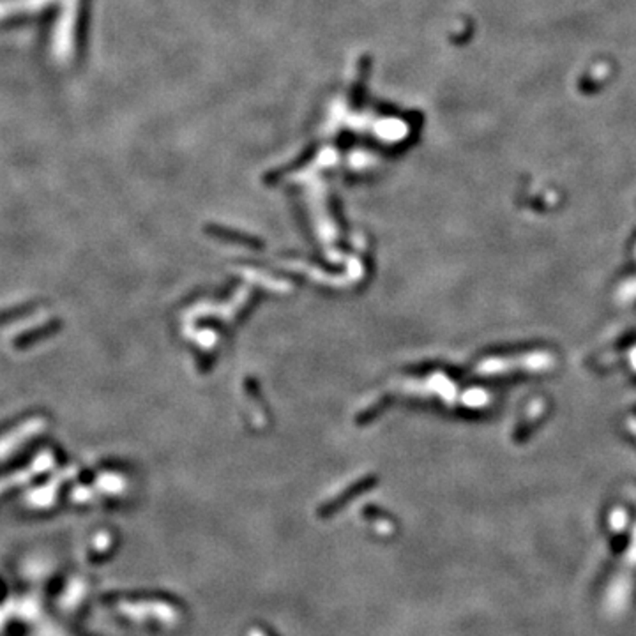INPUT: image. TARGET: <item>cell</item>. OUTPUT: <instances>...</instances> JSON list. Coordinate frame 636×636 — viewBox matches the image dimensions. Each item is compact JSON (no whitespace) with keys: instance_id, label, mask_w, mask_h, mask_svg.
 Here are the masks:
<instances>
[{"instance_id":"cell-1","label":"cell","mask_w":636,"mask_h":636,"mask_svg":"<svg viewBox=\"0 0 636 636\" xmlns=\"http://www.w3.org/2000/svg\"><path fill=\"white\" fill-rule=\"evenodd\" d=\"M608 71H610V67H608L606 64H603V70H599V67L589 70L578 80V91L582 92L583 96H592L597 94L599 91H603L604 84H606L608 80Z\"/></svg>"},{"instance_id":"cell-2","label":"cell","mask_w":636,"mask_h":636,"mask_svg":"<svg viewBox=\"0 0 636 636\" xmlns=\"http://www.w3.org/2000/svg\"><path fill=\"white\" fill-rule=\"evenodd\" d=\"M370 67H371V58L370 55H363L357 64V80L353 85L352 91V101L356 106H361L364 99V92H366V80L370 78Z\"/></svg>"}]
</instances>
